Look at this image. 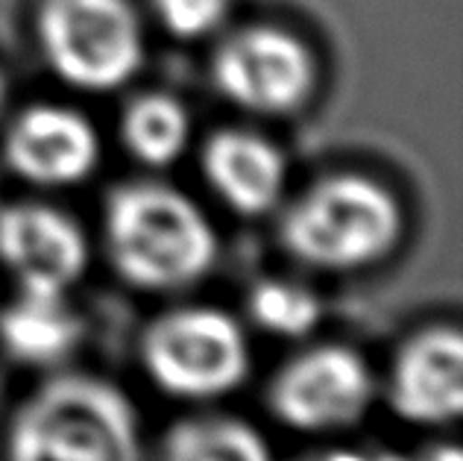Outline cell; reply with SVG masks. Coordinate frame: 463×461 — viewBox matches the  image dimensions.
I'll return each mask as SVG.
<instances>
[{"label": "cell", "mask_w": 463, "mask_h": 461, "mask_svg": "<svg viewBox=\"0 0 463 461\" xmlns=\"http://www.w3.org/2000/svg\"><path fill=\"white\" fill-rule=\"evenodd\" d=\"M6 97H9V86H6L4 71H0V115H4V109H6Z\"/></svg>", "instance_id": "d6986e66"}, {"label": "cell", "mask_w": 463, "mask_h": 461, "mask_svg": "<svg viewBox=\"0 0 463 461\" xmlns=\"http://www.w3.org/2000/svg\"><path fill=\"white\" fill-rule=\"evenodd\" d=\"M6 461H141L138 415L112 382L56 376L15 411Z\"/></svg>", "instance_id": "7a4b0ae2"}, {"label": "cell", "mask_w": 463, "mask_h": 461, "mask_svg": "<svg viewBox=\"0 0 463 461\" xmlns=\"http://www.w3.org/2000/svg\"><path fill=\"white\" fill-rule=\"evenodd\" d=\"M373 373L358 353L326 344L290 359L273 376V415L299 432H335L355 427L373 403Z\"/></svg>", "instance_id": "52a82bcc"}, {"label": "cell", "mask_w": 463, "mask_h": 461, "mask_svg": "<svg viewBox=\"0 0 463 461\" xmlns=\"http://www.w3.org/2000/svg\"><path fill=\"white\" fill-rule=\"evenodd\" d=\"M106 245L115 271L144 291L188 288L217 259V235L200 206L158 183H132L112 194Z\"/></svg>", "instance_id": "6da1fadb"}, {"label": "cell", "mask_w": 463, "mask_h": 461, "mask_svg": "<svg viewBox=\"0 0 463 461\" xmlns=\"http://www.w3.org/2000/svg\"><path fill=\"white\" fill-rule=\"evenodd\" d=\"M399 200L361 174L314 183L282 217V245L320 271H358L382 262L402 235Z\"/></svg>", "instance_id": "3957f363"}, {"label": "cell", "mask_w": 463, "mask_h": 461, "mask_svg": "<svg viewBox=\"0 0 463 461\" xmlns=\"http://www.w3.org/2000/svg\"><path fill=\"white\" fill-rule=\"evenodd\" d=\"M297 461H373V458H367L364 453H352V450H326V453H311Z\"/></svg>", "instance_id": "ac0fdd59"}, {"label": "cell", "mask_w": 463, "mask_h": 461, "mask_svg": "<svg viewBox=\"0 0 463 461\" xmlns=\"http://www.w3.org/2000/svg\"><path fill=\"white\" fill-rule=\"evenodd\" d=\"M12 174L42 188L77 186L100 162V139L89 118L65 106H30L12 120L4 139Z\"/></svg>", "instance_id": "9c48e42d"}, {"label": "cell", "mask_w": 463, "mask_h": 461, "mask_svg": "<svg viewBox=\"0 0 463 461\" xmlns=\"http://www.w3.org/2000/svg\"><path fill=\"white\" fill-rule=\"evenodd\" d=\"M158 461H273L259 429L238 418H194L176 423Z\"/></svg>", "instance_id": "5bb4252c"}, {"label": "cell", "mask_w": 463, "mask_h": 461, "mask_svg": "<svg viewBox=\"0 0 463 461\" xmlns=\"http://www.w3.org/2000/svg\"><path fill=\"white\" fill-rule=\"evenodd\" d=\"M411 461H463V456L455 444H437V447H429V450H422L420 456H413Z\"/></svg>", "instance_id": "e0dca14e"}, {"label": "cell", "mask_w": 463, "mask_h": 461, "mask_svg": "<svg viewBox=\"0 0 463 461\" xmlns=\"http://www.w3.org/2000/svg\"><path fill=\"white\" fill-rule=\"evenodd\" d=\"M141 359L150 379L179 399L223 397L250 373V347L238 321L205 306L153 321L141 338Z\"/></svg>", "instance_id": "5b68a950"}, {"label": "cell", "mask_w": 463, "mask_h": 461, "mask_svg": "<svg viewBox=\"0 0 463 461\" xmlns=\"http://www.w3.org/2000/svg\"><path fill=\"white\" fill-rule=\"evenodd\" d=\"M80 341L82 321L62 294L21 291L18 300L0 312V344L21 365H59L74 353Z\"/></svg>", "instance_id": "7c38bea8"}, {"label": "cell", "mask_w": 463, "mask_h": 461, "mask_svg": "<svg viewBox=\"0 0 463 461\" xmlns=\"http://www.w3.org/2000/svg\"><path fill=\"white\" fill-rule=\"evenodd\" d=\"M35 33L44 62L80 91H115L144 65V30L129 0H42Z\"/></svg>", "instance_id": "277c9868"}, {"label": "cell", "mask_w": 463, "mask_h": 461, "mask_svg": "<svg viewBox=\"0 0 463 461\" xmlns=\"http://www.w3.org/2000/svg\"><path fill=\"white\" fill-rule=\"evenodd\" d=\"M250 318L264 332L279 338L308 335L323 318V303L311 288L290 283V279H264L252 285L247 297Z\"/></svg>", "instance_id": "9a60e30c"}, {"label": "cell", "mask_w": 463, "mask_h": 461, "mask_svg": "<svg viewBox=\"0 0 463 461\" xmlns=\"http://www.w3.org/2000/svg\"><path fill=\"white\" fill-rule=\"evenodd\" d=\"M214 86L229 103L255 115L297 112L317 86V62L294 33L243 27L217 47Z\"/></svg>", "instance_id": "8992f818"}, {"label": "cell", "mask_w": 463, "mask_h": 461, "mask_svg": "<svg viewBox=\"0 0 463 461\" xmlns=\"http://www.w3.org/2000/svg\"><path fill=\"white\" fill-rule=\"evenodd\" d=\"M120 139L129 156L150 168L174 165L191 141L188 109L170 94H141L120 118Z\"/></svg>", "instance_id": "4fadbf2b"}, {"label": "cell", "mask_w": 463, "mask_h": 461, "mask_svg": "<svg viewBox=\"0 0 463 461\" xmlns=\"http://www.w3.org/2000/svg\"><path fill=\"white\" fill-rule=\"evenodd\" d=\"M0 264L21 291L62 294L85 274L89 245L68 215L42 203L0 209Z\"/></svg>", "instance_id": "ba28073f"}, {"label": "cell", "mask_w": 463, "mask_h": 461, "mask_svg": "<svg viewBox=\"0 0 463 461\" xmlns=\"http://www.w3.org/2000/svg\"><path fill=\"white\" fill-rule=\"evenodd\" d=\"M203 177L238 215H264L282 200L288 162L273 141L247 130H221L203 148Z\"/></svg>", "instance_id": "8fae6325"}, {"label": "cell", "mask_w": 463, "mask_h": 461, "mask_svg": "<svg viewBox=\"0 0 463 461\" xmlns=\"http://www.w3.org/2000/svg\"><path fill=\"white\" fill-rule=\"evenodd\" d=\"M156 21L182 42L209 39L223 27L229 0H150Z\"/></svg>", "instance_id": "2e32d148"}, {"label": "cell", "mask_w": 463, "mask_h": 461, "mask_svg": "<svg viewBox=\"0 0 463 461\" xmlns=\"http://www.w3.org/2000/svg\"><path fill=\"white\" fill-rule=\"evenodd\" d=\"M390 403L399 418L422 427H443L460 415L463 338L458 330H425L399 350L390 376Z\"/></svg>", "instance_id": "30bf717a"}]
</instances>
